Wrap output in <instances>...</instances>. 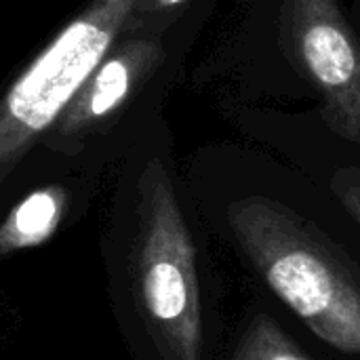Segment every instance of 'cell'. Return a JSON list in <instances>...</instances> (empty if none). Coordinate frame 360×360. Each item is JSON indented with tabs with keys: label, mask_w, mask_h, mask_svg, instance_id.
Returning a JSON list of instances; mask_svg holds the SVG:
<instances>
[{
	"label": "cell",
	"mask_w": 360,
	"mask_h": 360,
	"mask_svg": "<svg viewBox=\"0 0 360 360\" xmlns=\"http://www.w3.org/2000/svg\"><path fill=\"white\" fill-rule=\"evenodd\" d=\"M101 259L131 359H224V285L162 158H148L122 179Z\"/></svg>",
	"instance_id": "6da1fadb"
},
{
	"label": "cell",
	"mask_w": 360,
	"mask_h": 360,
	"mask_svg": "<svg viewBox=\"0 0 360 360\" xmlns=\"http://www.w3.org/2000/svg\"><path fill=\"white\" fill-rule=\"evenodd\" d=\"M253 285L281 302L321 344L360 360V228L335 226L270 192H243L211 213Z\"/></svg>",
	"instance_id": "7a4b0ae2"
},
{
	"label": "cell",
	"mask_w": 360,
	"mask_h": 360,
	"mask_svg": "<svg viewBox=\"0 0 360 360\" xmlns=\"http://www.w3.org/2000/svg\"><path fill=\"white\" fill-rule=\"evenodd\" d=\"M141 0H91L0 95V192L38 152L86 78L99 68Z\"/></svg>",
	"instance_id": "3957f363"
},
{
	"label": "cell",
	"mask_w": 360,
	"mask_h": 360,
	"mask_svg": "<svg viewBox=\"0 0 360 360\" xmlns=\"http://www.w3.org/2000/svg\"><path fill=\"white\" fill-rule=\"evenodd\" d=\"M162 59V44L150 36L118 40L51 127L38 150L53 158L91 160L93 141L116 122Z\"/></svg>",
	"instance_id": "277c9868"
},
{
	"label": "cell",
	"mask_w": 360,
	"mask_h": 360,
	"mask_svg": "<svg viewBox=\"0 0 360 360\" xmlns=\"http://www.w3.org/2000/svg\"><path fill=\"white\" fill-rule=\"evenodd\" d=\"M289 36L335 131L360 141V42L335 0H289Z\"/></svg>",
	"instance_id": "5b68a950"
},
{
	"label": "cell",
	"mask_w": 360,
	"mask_h": 360,
	"mask_svg": "<svg viewBox=\"0 0 360 360\" xmlns=\"http://www.w3.org/2000/svg\"><path fill=\"white\" fill-rule=\"evenodd\" d=\"M95 190L91 160H72L68 171L32 179L21 173L0 192V262L49 245L84 215Z\"/></svg>",
	"instance_id": "8992f818"
},
{
	"label": "cell",
	"mask_w": 360,
	"mask_h": 360,
	"mask_svg": "<svg viewBox=\"0 0 360 360\" xmlns=\"http://www.w3.org/2000/svg\"><path fill=\"white\" fill-rule=\"evenodd\" d=\"M221 360H346L321 344L281 302L253 287L228 329Z\"/></svg>",
	"instance_id": "52a82bcc"
},
{
	"label": "cell",
	"mask_w": 360,
	"mask_h": 360,
	"mask_svg": "<svg viewBox=\"0 0 360 360\" xmlns=\"http://www.w3.org/2000/svg\"><path fill=\"white\" fill-rule=\"evenodd\" d=\"M335 200L348 211V215L360 228V177L356 175H340L331 184Z\"/></svg>",
	"instance_id": "ba28073f"
},
{
	"label": "cell",
	"mask_w": 360,
	"mask_h": 360,
	"mask_svg": "<svg viewBox=\"0 0 360 360\" xmlns=\"http://www.w3.org/2000/svg\"><path fill=\"white\" fill-rule=\"evenodd\" d=\"M181 2L184 0H152V6H156V8H169V6H177Z\"/></svg>",
	"instance_id": "9c48e42d"
}]
</instances>
